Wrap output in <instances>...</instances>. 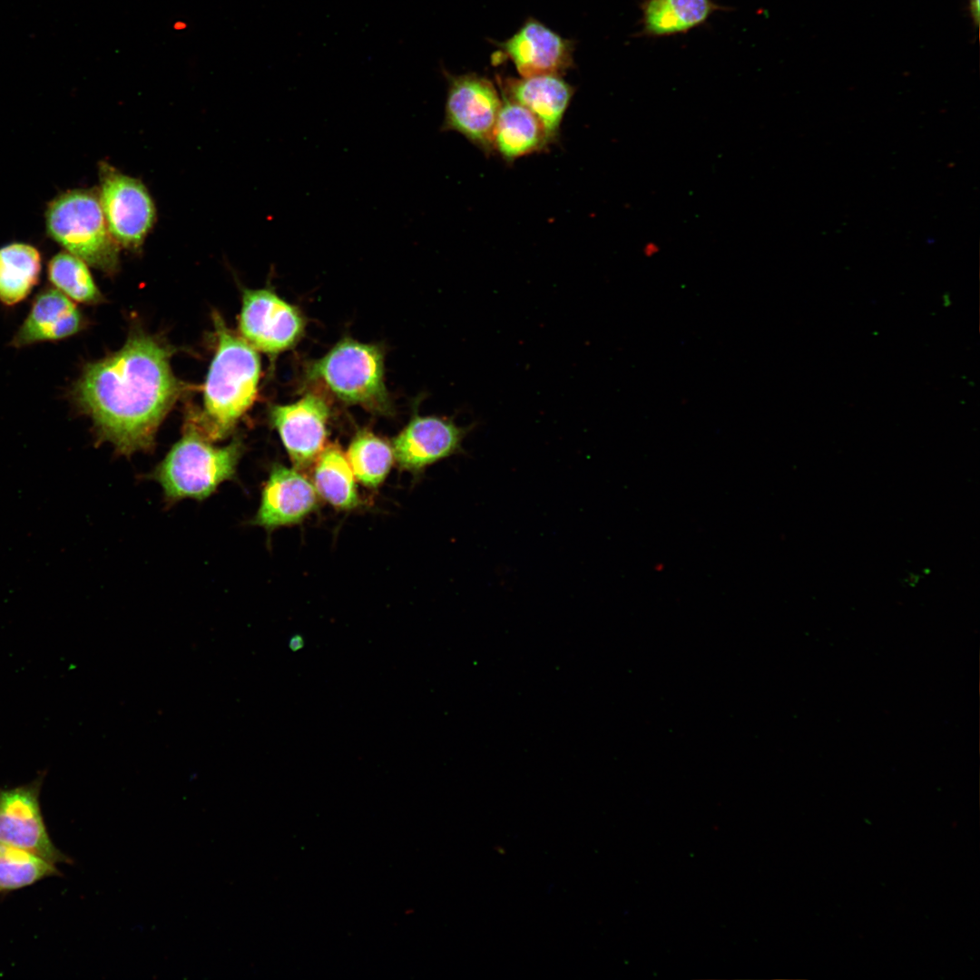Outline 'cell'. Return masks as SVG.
Wrapping results in <instances>:
<instances>
[{
	"instance_id": "4fadbf2b",
	"label": "cell",
	"mask_w": 980,
	"mask_h": 980,
	"mask_svg": "<svg viewBox=\"0 0 980 980\" xmlns=\"http://www.w3.org/2000/svg\"><path fill=\"white\" fill-rule=\"evenodd\" d=\"M318 505L314 485L298 469L274 465L252 521L267 530L301 522Z\"/></svg>"
},
{
	"instance_id": "277c9868",
	"label": "cell",
	"mask_w": 980,
	"mask_h": 980,
	"mask_svg": "<svg viewBox=\"0 0 980 980\" xmlns=\"http://www.w3.org/2000/svg\"><path fill=\"white\" fill-rule=\"evenodd\" d=\"M45 219L49 235L67 252L103 272L116 270L119 245L109 230L98 193L66 191L51 201Z\"/></svg>"
},
{
	"instance_id": "6da1fadb",
	"label": "cell",
	"mask_w": 980,
	"mask_h": 980,
	"mask_svg": "<svg viewBox=\"0 0 980 980\" xmlns=\"http://www.w3.org/2000/svg\"><path fill=\"white\" fill-rule=\"evenodd\" d=\"M171 355L166 345L138 332L84 366L70 397L91 418L99 440L125 456L152 447L161 423L188 389L174 376Z\"/></svg>"
},
{
	"instance_id": "3957f363",
	"label": "cell",
	"mask_w": 980,
	"mask_h": 980,
	"mask_svg": "<svg viewBox=\"0 0 980 980\" xmlns=\"http://www.w3.org/2000/svg\"><path fill=\"white\" fill-rule=\"evenodd\" d=\"M192 423L182 437L170 449L152 472L167 501L184 498L203 500L224 481L234 477L243 454L242 442L236 438L225 446H216Z\"/></svg>"
},
{
	"instance_id": "d4e9b609",
	"label": "cell",
	"mask_w": 980,
	"mask_h": 980,
	"mask_svg": "<svg viewBox=\"0 0 980 980\" xmlns=\"http://www.w3.org/2000/svg\"><path fill=\"white\" fill-rule=\"evenodd\" d=\"M659 250V248L654 243H649L644 246L643 253L645 256H652Z\"/></svg>"
},
{
	"instance_id": "9c48e42d",
	"label": "cell",
	"mask_w": 980,
	"mask_h": 980,
	"mask_svg": "<svg viewBox=\"0 0 980 980\" xmlns=\"http://www.w3.org/2000/svg\"><path fill=\"white\" fill-rule=\"evenodd\" d=\"M241 337L255 349L275 354L300 338L304 320L299 309L269 289H246L239 318Z\"/></svg>"
},
{
	"instance_id": "30bf717a",
	"label": "cell",
	"mask_w": 980,
	"mask_h": 980,
	"mask_svg": "<svg viewBox=\"0 0 980 980\" xmlns=\"http://www.w3.org/2000/svg\"><path fill=\"white\" fill-rule=\"evenodd\" d=\"M475 424L458 426L454 417L415 415L393 439L394 457L399 466L420 473L427 466L455 455H464L465 438Z\"/></svg>"
},
{
	"instance_id": "d6986e66",
	"label": "cell",
	"mask_w": 980,
	"mask_h": 980,
	"mask_svg": "<svg viewBox=\"0 0 980 980\" xmlns=\"http://www.w3.org/2000/svg\"><path fill=\"white\" fill-rule=\"evenodd\" d=\"M41 255L26 243H12L0 249V302L14 306L23 301L38 283Z\"/></svg>"
},
{
	"instance_id": "cb8c5ba5",
	"label": "cell",
	"mask_w": 980,
	"mask_h": 980,
	"mask_svg": "<svg viewBox=\"0 0 980 980\" xmlns=\"http://www.w3.org/2000/svg\"><path fill=\"white\" fill-rule=\"evenodd\" d=\"M304 645V641L301 637L296 636L289 640V648L292 651H298Z\"/></svg>"
},
{
	"instance_id": "603a6c76",
	"label": "cell",
	"mask_w": 980,
	"mask_h": 980,
	"mask_svg": "<svg viewBox=\"0 0 980 980\" xmlns=\"http://www.w3.org/2000/svg\"><path fill=\"white\" fill-rule=\"evenodd\" d=\"M968 10L975 26L977 27L980 21V0H969Z\"/></svg>"
},
{
	"instance_id": "2e32d148",
	"label": "cell",
	"mask_w": 980,
	"mask_h": 980,
	"mask_svg": "<svg viewBox=\"0 0 980 980\" xmlns=\"http://www.w3.org/2000/svg\"><path fill=\"white\" fill-rule=\"evenodd\" d=\"M638 36L658 38L686 34L725 6L713 0H643Z\"/></svg>"
},
{
	"instance_id": "7a4b0ae2",
	"label": "cell",
	"mask_w": 980,
	"mask_h": 980,
	"mask_svg": "<svg viewBox=\"0 0 980 980\" xmlns=\"http://www.w3.org/2000/svg\"><path fill=\"white\" fill-rule=\"evenodd\" d=\"M217 338L203 390V411L192 423L211 440L224 438L254 403L260 377L257 349L213 313Z\"/></svg>"
},
{
	"instance_id": "ba28073f",
	"label": "cell",
	"mask_w": 980,
	"mask_h": 980,
	"mask_svg": "<svg viewBox=\"0 0 980 980\" xmlns=\"http://www.w3.org/2000/svg\"><path fill=\"white\" fill-rule=\"evenodd\" d=\"M46 771L32 781L0 788V842L29 851L49 862L71 864L70 857L55 847L48 833L40 805Z\"/></svg>"
},
{
	"instance_id": "44dd1931",
	"label": "cell",
	"mask_w": 980,
	"mask_h": 980,
	"mask_svg": "<svg viewBox=\"0 0 980 980\" xmlns=\"http://www.w3.org/2000/svg\"><path fill=\"white\" fill-rule=\"evenodd\" d=\"M56 866L29 851L0 842V895L60 876Z\"/></svg>"
},
{
	"instance_id": "7402d4cb",
	"label": "cell",
	"mask_w": 980,
	"mask_h": 980,
	"mask_svg": "<svg viewBox=\"0 0 980 980\" xmlns=\"http://www.w3.org/2000/svg\"><path fill=\"white\" fill-rule=\"evenodd\" d=\"M47 276L54 288L72 300L90 305L103 300L87 264L67 251L50 260Z\"/></svg>"
},
{
	"instance_id": "52a82bcc",
	"label": "cell",
	"mask_w": 980,
	"mask_h": 980,
	"mask_svg": "<svg viewBox=\"0 0 980 980\" xmlns=\"http://www.w3.org/2000/svg\"><path fill=\"white\" fill-rule=\"evenodd\" d=\"M99 198L117 244L129 250L140 248L156 218L153 201L142 182L102 163Z\"/></svg>"
},
{
	"instance_id": "7c38bea8",
	"label": "cell",
	"mask_w": 980,
	"mask_h": 980,
	"mask_svg": "<svg viewBox=\"0 0 980 980\" xmlns=\"http://www.w3.org/2000/svg\"><path fill=\"white\" fill-rule=\"evenodd\" d=\"M499 47L521 77L561 76L573 64V44L534 18H528Z\"/></svg>"
},
{
	"instance_id": "9a60e30c",
	"label": "cell",
	"mask_w": 980,
	"mask_h": 980,
	"mask_svg": "<svg viewBox=\"0 0 980 980\" xmlns=\"http://www.w3.org/2000/svg\"><path fill=\"white\" fill-rule=\"evenodd\" d=\"M503 96L533 113L553 142L557 138L564 115L574 90L559 75L505 77L498 80Z\"/></svg>"
},
{
	"instance_id": "ffe728a7",
	"label": "cell",
	"mask_w": 980,
	"mask_h": 980,
	"mask_svg": "<svg viewBox=\"0 0 980 980\" xmlns=\"http://www.w3.org/2000/svg\"><path fill=\"white\" fill-rule=\"evenodd\" d=\"M347 457L357 479L372 488L382 484L395 458L387 441L366 430L354 436Z\"/></svg>"
},
{
	"instance_id": "5bb4252c",
	"label": "cell",
	"mask_w": 980,
	"mask_h": 980,
	"mask_svg": "<svg viewBox=\"0 0 980 980\" xmlns=\"http://www.w3.org/2000/svg\"><path fill=\"white\" fill-rule=\"evenodd\" d=\"M86 320L71 299L55 288L40 291L30 311L11 339L10 346L22 348L39 342L58 341L80 332Z\"/></svg>"
},
{
	"instance_id": "8fae6325",
	"label": "cell",
	"mask_w": 980,
	"mask_h": 980,
	"mask_svg": "<svg viewBox=\"0 0 980 980\" xmlns=\"http://www.w3.org/2000/svg\"><path fill=\"white\" fill-rule=\"evenodd\" d=\"M329 414L325 399L314 393L271 407L270 421L297 468L310 466L324 449Z\"/></svg>"
},
{
	"instance_id": "ac0fdd59",
	"label": "cell",
	"mask_w": 980,
	"mask_h": 980,
	"mask_svg": "<svg viewBox=\"0 0 980 980\" xmlns=\"http://www.w3.org/2000/svg\"><path fill=\"white\" fill-rule=\"evenodd\" d=\"M314 463L313 485L324 500L343 510L359 505L355 475L338 446H325Z\"/></svg>"
},
{
	"instance_id": "5b68a950",
	"label": "cell",
	"mask_w": 980,
	"mask_h": 980,
	"mask_svg": "<svg viewBox=\"0 0 980 980\" xmlns=\"http://www.w3.org/2000/svg\"><path fill=\"white\" fill-rule=\"evenodd\" d=\"M340 400L386 412L389 399L384 382V357L376 345L345 338L309 369Z\"/></svg>"
},
{
	"instance_id": "e0dca14e",
	"label": "cell",
	"mask_w": 980,
	"mask_h": 980,
	"mask_svg": "<svg viewBox=\"0 0 980 980\" xmlns=\"http://www.w3.org/2000/svg\"><path fill=\"white\" fill-rule=\"evenodd\" d=\"M550 143L539 119L523 105L504 97L494 129L493 151L511 162L542 151Z\"/></svg>"
},
{
	"instance_id": "8992f818",
	"label": "cell",
	"mask_w": 980,
	"mask_h": 980,
	"mask_svg": "<svg viewBox=\"0 0 980 980\" xmlns=\"http://www.w3.org/2000/svg\"><path fill=\"white\" fill-rule=\"evenodd\" d=\"M448 83L442 132H456L483 152H493V133L502 106L494 83L475 74L452 75Z\"/></svg>"
}]
</instances>
